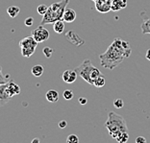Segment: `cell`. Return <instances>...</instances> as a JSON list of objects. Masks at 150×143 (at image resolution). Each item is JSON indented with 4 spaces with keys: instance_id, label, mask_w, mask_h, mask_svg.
<instances>
[{
    "instance_id": "e0dca14e",
    "label": "cell",
    "mask_w": 150,
    "mask_h": 143,
    "mask_svg": "<svg viewBox=\"0 0 150 143\" xmlns=\"http://www.w3.org/2000/svg\"><path fill=\"white\" fill-rule=\"evenodd\" d=\"M47 9H48V7H47L46 5H44V4H40V5L38 6L37 11H38V13H39V15H44V13H46Z\"/></svg>"
},
{
    "instance_id": "d6986e66",
    "label": "cell",
    "mask_w": 150,
    "mask_h": 143,
    "mask_svg": "<svg viewBox=\"0 0 150 143\" xmlns=\"http://www.w3.org/2000/svg\"><path fill=\"white\" fill-rule=\"evenodd\" d=\"M63 96L64 98L66 100H71L73 98L74 96V94H73V91H71L69 89H67V90H64V93H63Z\"/></svg>"
},
{
    "instance_id": "7a4b0ae2",
    "label": "cell",
    "mask_w": 150,
    "mask_h": 143,
    "mask_svg": "<svg viewBox=\"0 0 150 143\" xmlns=\"http://www.w3.org/2000/svg\"><path fill=\"white\" fill-rule=\"evenodd\" d=\"M69 0H62V1L55 2L51 4L46 13L42 15V19L40 21V25L53 24L57 20L63 19V15L67 9V6L69 5Z\"/></svg>"
},
{
    "instance_id": "277c9868",
    "label": "cell",
    "mask_w": 150,
    "mask_h": 143,
    "mask_svg": "<svg viewBox=\"0 0 150 143\" xmlns=\"http://www.w3.org/2000/svg\"><path fill=\"white\" fill-rule=\"evenodd\" d=\"M75 71L77 72L78 76H80L90 85H93V81L102 75L100 70L93 66L90 60H85L79 66L75 68Z\"/></svg>"
},
{
    "instance_id": "ffe728a7",
    "label": "cell",
    "mask_w": 150,
    "mask_h": 143,
    "mask_svg": "<svg viewBox=\"0 0 150 143\" xmlns=\"http://www.w3.org/2000/svg\"><path fill=\"white\" fill-rule=\"evenodd\" d=\"M67 143H78L79 142V138L76 135H69L67 138Z\"/></svg>"
},
{
    "instance_id": "cb8c5ba5",
    "label": "cell",
    "mask_w": 150,
    "mask_h": 143,
    "mask_svg": "<svg viewBox=\"0 0 150 143\" xmlns=\"http://www.w3.org/2000/svg\"><path fill=\"white\" fill-rule=\"evenodd\" d=\"M136 143H145L146 142V139L142 137H138L137 138L135 139Z\"/></svg>"
},
{
    "instance_id": "7c38bea8",
    "label": "cell",
    "mask_w": 150,
    "mask_h": 143,
    "mask_svg": "<svg viewBox=\"0 0 150 143\" xmlns=\"http://www.w3.org/2000/svg\"><path fill=\"white\" fill-rule=\"evenodd\" d=\"M19 12H20V9L18 6H10L9 8L7 9V13H8V15L11 16L12 18H16V16L18 15Z\"/></svg>"
},
{
    "instance_id": "9a60e30c",
    "label": "cell",
    "mask_w": 150,
    "mask_h": 143,
    "mask_svg": "<svg viewBox=\"0 0 150 143\" xmlns=\"http://www.w3.org/2000/svg\"><path fill=\"white\" fill-rule=\"evenodd\" d=\"M117 139V141L119 142V143H125L127 142V140L129 139V135H128V132H120L117 137L115 138Z\"/></svg>"
},
{
    "instance_id": "8992f818",
    "label": "cell",
    "mask_w": 150,
    "mask_h": 143,
    "mask_svg": "<svg viewBox=\"0 0 150 143\" xmlns=\"http://www.w3.org/2000/svg\"><path fill=\"white\" fill-rule=\"evenodd\" d=\"M31 35L33 36L34 39H35L39 43L45 42V40H47L49 39L48 30L43 28L42 25H40L39 27H37L36 29H34L32 31V33H31Z\"/></svg>"
},
{
    "instance_id": "3957f363",
    "label": "cell",
    "mask_w": 150,
    "mask_h": 143,
    "mask_svg": "<svg viewBox=\"0 0 150 143\" xmlns=\"http://www.w3.org/2000/svg\"><path fill=\"white\" fill-rule=\"evenodd\" d=\"M105 127L107 128L109 134L112 138H117L120 132H128L127 124L124 118L121 115L117 114L114 111H110L108 115V119L105 123Z\"/></svg>"
},
{
    "instance_id": "44dd1931",
    "label": "cell",
    "mask_w": 150,
    "mask_h": 143,
    "mask_svg": "<svg viewBox=\"0 0 150 143\" xmlns=\"http://www.w3.org/2000/svg\"><path fill=\"white\" fill-rule=\"evenodd\" d=\"M42 52H43V55L46 58H50L53 54V49L50 48V47H44L42 49Z\"/></svg>"
},
{
    "instance_id": "5b68a950",
    "label": "cell",
    "mask_w": 150,
    "mask_h": 143,
    "mask_svg": "<svg viewBox=\"0 0 150 143\" xmlns=\"http://www.w3.org/2000/svg\"><path fill=\"white\" fill-rule=\"evenodd\" d=\"M38 43L39 42L34 39L32 35L21 39L19 42V47H20V50H21V55L24 58H30L35 53Z\"/></svg>"
},
{
    "instance_id": "83f0119b",
    "label": "cell",
    "mask_w": 150,
    "mask_h": 143,
    "mask_svg": "<svg viewBox=\"0 0 150 143\" xmlns=\"http://www.w3.org/2000/svg\"><path fill=\"white\" fill-rule=\"evenodd\" d=\"M39 141H40V139H34L32 142H39Z\"/></svg>"
},
{
    "instance_id": "d4e9b609",
    "label": "cell",
    "mask_w": 150,
    "mask_h": 143,
    "mask_svg": "<svg viewBox=\"0 0 150 143\" xmlns=\"http://www.w3.org/2000/svg\"><path fill=\"white\" fill-rule=\"evenodd\" d=\"M67 126V122L66 120H62V121H60L59 122V127L61 129H64Z\"/></svg>"
},
{
    "instance_id": "4316f807",
    "label": "cell",
    "mask_w": 150,
    "mask_h": 143,
    "mask_svg": "<svg viewBox=\"0 0 150 143\" xmlns=\"http://www.w3.org/2000/svg\"><path fill=\"white\" fill-rule=\"evenodd\" d=\"M145 57L148 61H150V49L147 50V52H146V54H145Z\"/></svg>"
},
{
    "instance_id": "2e32d148",
    "label": "cell",
    "mask_w": 150,
    "mask_h": 143,
    "mask_svg": "<svg viewBox=\"0 0 150 143\" xmlns=\"http://www.w3.org/2000/svg\"><path fill=\"white\" fill-rule=\"evenodd\" d=\"M105 83H106L105 78L102 76V75H100L99 77H97L96 79L93 81V86L96 87H102L105 86Z\"/></svg>"
},
{
    "instance_id": "ba28073f",
    "label": "cell",
    "mask_w": 150,
    "mask_h": 143,
    "mask_svg": "<svg viewBox=\"0 0 150 143\" xmlns=\"http://www.w3.org/2000/svg\"><path fill=\"white\" fill-rule=\"evenodd\" d=\"M78 74L77 72L74 70H66L64 71L62 74V79L64 82H66L67 84H73L77 79Z\"/></svg>"
},
{
    "instance_id": "4fadbf2b",
    "label": "cell",
    "mask_w": 150,
    "mask_h": 143,
    "mask_svg": "<svg viewBox=\"0 0 150 143\" xmlns=\"http://www.w3.org/2000/svg\"><path fill=\"white\" fill-rule=\"evenodd\" d=\"M142 35H147V34H150V18L144 19L142 23Z\"/></svg>"
},
{
    "instance_id": "ac0fdd59",
    "label": "cell",
    "mask_w": 150,
    "mask_h": 143,
    "mask_svg": "<svg viewBox=\"0 0 150 143\" xmlns=\"http://www.w3.org/2000/svg\"><path fill=\"white\" fill-rule=\"evenodd\" d=\"M10 79V75H3L2 74V68L0 66V85H3V84H6L7 82H9Z\"/></svg>"
},
{
    "instance_id": "30bf717a",
    "label": "cell",
    "mask_w": 150,
    "mask_h": 143,
    "mask_svg": "<svg viewBox=\"0 0 150 143\" xmlns=\"http://www.w3.org/2000/svg\"><path fill=\"white\" fill-rule=\"evenodd\" d=\"M46 100L50 103H57L59 101V93L55 89H50L45 94Z\"/></svg>"
},
{
    "instance_id": "5bb4252c",
    "label": "cell",
    "mask_w": 150,
    "mask_h": 143,
    "mask_svg": "<svg viewBox=\"0 0 150 143\" xmlns=\"http://www.w3.org/2000/svg\"><path fill=\"white\" fill-rule=\"evenodd\" d=\"M31 73L35 77H40L43 74V66H40V64H37V66H34L32 67V69H31Z\"/></svg>"
},
{
    "instance_id": "484cf974",
    "label": "cell",
    "mask_w": 150,
    "mask_h": 143,
    "mask_svg": "<svg viewBox=\"0 0 150 143\" xmlns=\"http://www.w3.org/2000/svg\"><path fill=\"white\" fill-rule=\"evenodd\" d=\"M79 103L81 105H86L88 103V100H87V98H85V97H81L80 99H79Z\"/></svg>"
},
{
    "instance_id": "52a82bcc",
    "label": "cell",
    "mask_w": 150,
    "mask_h": 143,
    "mask_svg": "<svg viewBox=\"0 0 150 143\" xmlns=\"http://www.w3.org/2000/svg\"><path fill=\"white\" fill-rule=\"evenodd\" d=\"M64 37H66V39L69 40L71 44H73L75 46H80L82 44H84V40L73 31H69Z\"/></svg>"
},
{
    "instance_id": "6da1fadb",
    "label": "cell",
    "mask_w": 150,
    "mask_h": 143,
    "mask_svg": "<svg viewBox=\"0 0 150 143\" xmlns=\"http://www.w3.org/2000/svg\"><path fill=\"white\" fill-rule=\"evenodd\" d=\"M130 55L131 47L129 42L119 39H115L108 49L99 56L100 63L105 68L112 70L117 67Z\"/></svg>"
},
{
    "instance_id": "7402d4cb",
    "label": "cell",
    "mask_w": 150,
    "mask_h": 143,
    "mask_svg": "<svg viewBox=\"0 0 150 143\" xmlns=\"http://www.w3.org/2000/svg\"><path fill=\"white\" fill-rule=\"evenodd\" d=\"M114 106H115V108H123V106H124V102L122 99H115L114 101Z\"/></svg>"
},
{
    "instance_id": "8fae6325",
    "label": "cell",
    "mask_w": 150,
    "mask_h": 143,
    "mask_svg": "<svg viewBox=\"0 0 150 143\" xmlns=\"http://www.w3.org/2000/svg\"><path fill=\"white\" fill-rule=\"evenodd\" d=\"M53 30L57 34H63L64 30V21L63 19L57 20L56 22L53 23Z\"/></svg>"
},
{
    "instance_id": "9c48e42d",
    "label": "cell",
    "mask_w": 150,
    "mask_h": 143,
    "mask_svg": "<svg viewBox=\"0 0 150 143\" xmlns=\"http://www.w3.org/2000/svg\"><path fill=\"white\" fill-rule=\"evenodd\" d=\"M76 19V12L73 9H66L64 15H63V20L64 22L71 23Z\"/></svg>"
},
{
    "instance_id": "603a6c76",
    "label": "cell",
    "mask_w": 150,
    "mask_h": 143,
    "mask_svg": "<svg viewBox=\"0 0 150 143\" xmlns=\"http://www.w3.org/2000/svg\"><path fill=\"white\" fill-rule=\"evenodd\" d=\"M33 23H34V18H27L25 19V25L27 27H31L33 25Z\"/></svg>"
}]
</instances>
